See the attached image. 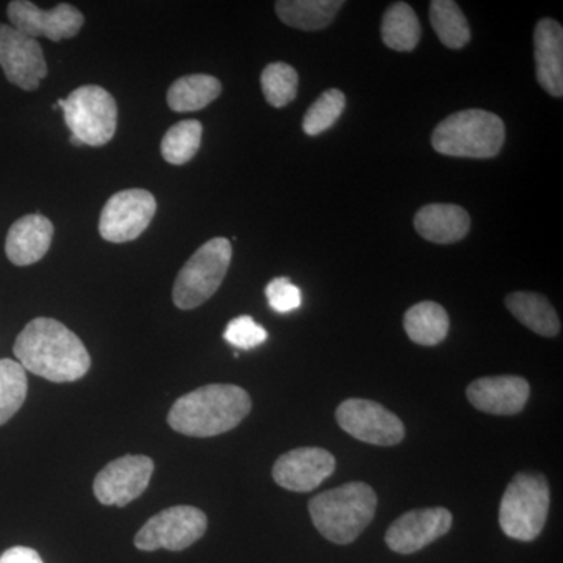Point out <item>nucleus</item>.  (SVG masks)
Instances as JSON below:
<instances>
[{"label": "nucleus", "mask_w": 563, "mask_h": 563, "mask_svg": "<svg viewBox=\"0 0 563 563\" xmlns=\"http://www.w3.org/2000/svg\"><path fill=\"white\" fill-rule=\"evenodd\" d=\"M25 372L55 384L74 383L88 373L91 357L84 342L60 321L35 318L13 346Z\"/></svg>", "instance_id": "f257e3e1"}, {"label": "nucleus", "mask_w": 563, "mask_h": 563, "mask_svg": "<svg viewBox=\"0 0 563 563\" xmlns=\"http://www.w3.org/2000/svg\"><path fill=\"white\" fill-rule=\"evenodd\" d=\"M251 398L242 387L210 384L187 393L169 410L174 431L187 437H217L235 429L251 412Z\"/></svg>", "instance_id": "f03ea898"}, {"label": "nucleus", "mask_w": 563, "mask_h": 563, "mask_svg": "<svg viewBox=\"0 0 563 563\" xmlns=\"http://www.w3.org/2000/svg\"><path fill=\"white\" fill-rule=\"evenodd\" d=\"M377 509L376 492L365 483H350L322 492L309 503L314 528L336 544H350L368 525Z\"/></svg>", "instance_id": "7ed1b4c3"}, {"label": "nucleus", "mask_w": 563, "mask_h": 563, "mask_svg": "<svg viewBox=\"0 0 563 563\" xmlns=\"http://www.w3.org/2000/svg\"><path fill=\"white\" fill-rule=\"evenodd\" d=\"M506 128L501 118L485 110H463L437 125L432 146L439 154L459 158H493L501 151Z\"/></svg>", "instance_id": "20e7f679"}, {"label": "nucleus", "mask_w": 563, "mask_h": 563, "mask_svg": "<svg viewBox=\"0 0 563 563\" xmlns=\"http://www.w3.org/2000/svg\"><path fill=\"white\" fill-rule=\"evenodd\" d=\"M550 512V485L537 473H518L504 492L499 526L507 537L532 542L542 533Z\"/></svg>", "instance_id": "39448f33"}, {"label": "nucleus", "mask_w": 563, "mask_h": 563, "mask_svg": "<svg viewBox=\"0 0 563 563\" xmlns=\"http://www.w3.org/2000/svg\"><path fill=\"white\" fill-rule=\"evenodd\" d=\"M232 262V243L213 239L202 244L177 274L173 299L180 310L198 309L220 290Z\"/></svg>", "instance_id": "423d86ee"}, {"label": "nucleus", "mask_w": 563, "mask_h": 563, "mask_svg": "<svg viewBox=\"0 0 563 563\" xmlns=\"http://www.w3.org/2000/svg\"><path fill=\"white\" fill-rule=\"evenodd\" d=\"M57 107L65 113L70 136L87 146H103L118 128V106L113 96L99 85H84L60 99Z\"/></svg>", "instance_id": "0eeeda50"}, {"label": "nucleus", "mask_w": 563, "mask_h": 563, "mask_svg": "<svg viewBox=\"0 0 563 563\" xmlns=\"http://www.w3.org/2000/svg\"><path fill=\"white\" fill-rule=\"evenodd\" d=\"M207 517L198 507L176 506L152 517L135 536L141 551H184L202 539Z\"/></svg>", "instance_id": "6e6552de"}, {"label": "nucleus", "mask_w": 563, "mask_h": 563, "mask_svg": "<svg viewBox=\"0 0 563 563\" xmlns=\"http://www.w3.org/2000/svg\"><path fill=\"white\" fill-rule=\"evenodd\" d=\"M157 213V201L146 190H124L111 196L101 213L99 233L106 242L129 243L150 228Z\"/></svg>", "instance_id": "1a4fd4ad"}, {"label": "nucleus", "mask_w": 563, "mask_h": 563, "mask_svg": "<svg viewBox=\"0 0 563 563\" xmlns=\"http://www.w3.org/2000/svg\"><path fill=\"white\" fill-rule=\"evenodd\" d=\"M335 417L344 432L363 443L395 446L406 435L402 421L395 413L368 399H346L340 404Z\"/></svg>", "instance_id": "9d476101"}, {"label": "nucleus", "mask_w": 563, "mask_h": 563, "mask_svg": "<svg viewBox=\"0 0 563 563\" xmlns=\"http://www.w3.org/2000/svg\"><path fill=\"white\" fill-rule=\"evenodd\" d=\"M0 68L24 91H35L49 70L38 41L7 24H0Z\"/></svg>", "instance_id": "9b49d317"}, {"label": "nucleus", "mask_w": 563, "mask_h": 563, "mask_svg": "<svg viewBox=\"0 0 563 563\" xmlns=\"http://www.w3.org/2000/svg\"><path fill=\"white\" fill-rule=\"evenodd\" d=\"M11 27L36 40L38 36L51 41L74 38L84 27V13L69 3H60L52 10H41L29 0H13L7 7Z\"/></svg>", "instance_id": "f8f14e48"}, {"label": "nucleus", "mask_w": 563, "mask_h": 563, "mask_svg": "<svg viewBox=\"0 0 563 563\" xmlns=\"http://www.w3.org/2000/svg\"><path fill=\"white\" fill-rule=\"evenodd\" d=\"M154 466L147 455H124L110 462L96 476L92 485L96 498L103 506H128L146 492Z\"/></svg>", "instance_id": "ddd939ff"}, {"label": "nucleus", "mask_w": 563, "mask_h": 563, "mask_svg": "<svg viewBox=\"0 0 563 563\" xmlns=\"http://www.w3.org/2000/svg\"><path fill=\"white\" fill-rule=\"evenodd\" d=\"M451 526L453 514L444 507L410 510L388 528L385 543L395 553L413 554L446 536Z\"/></svg>", "instance_id": "4468645a"}, {"label": "nucleus", "mask_w": 563, "mask_h": 563, "mask_svg": "<svg viewBox=\"0 0 563 563\" xmlns=\"http://www.w3.org/2000/svg\"><path fill=\"white\" fill-rule=\"evenodd\" d=\"M335 472V457L322 448H298L280 455L273 466L277 485L290 492L307 493L320 487Z\"/></svg>", "instance_id": "2eb2a0df"}, {"label": "nucleus", "mask_w": 563, "mask_h": 563, "mask_svg": "<svg viewBox=\"0 0 563 563\" xmlns=\"http://www.w3.org/2000/svg\"><path fill=\"white\" fill-rule=\"evenodd\" d=\"M531 395L528 380L520 376L481 377L466 388V398L481 412L517 415L525 409Z\"/></svg>", "instance_id": "dca6fc26"}, {"label": "nucleus", "mask_w": 563, "mask_h": 563, "mask_svg": "<svg viewBox=\"0 0 563 563\" xmlns=\"http://www.w3.org/2000/svg\"><path fill=\"white\" fill-rule=\"evenodd\" d=\"M537 80L554 98L563 95V29L558 21L543 18L533 33Z\"/></svg>", "instance_id": "f3484780"}, {"label": "nucleus", "mask_w": 563, "mask_h": 563, "mask_svg": "<svg viewBox=\"0 0 563 563\" xmlns=\"http://www.w3.org/2000/svg\"><path fill=\"white\" fill-rule=\"evenodd\" d=\"M54 239V224L43 214H27L11 225L7 235L5 252L16 266L40 262L49 251Z\"/></svg>", "instance_id": "a211bd4d"}, {"label": "nucleus", "mask_w": 563, "mask_h": 563, "mask_svg": "<svg viewBox=\"0 0 563 563\" xmlns=\"http://www.w3.org/2000/svg\"><path fill=\"white\" fill-rule=\"evenodd\" d=\"M472 228L470 214L453 203H429L415 214V229L422 239L437 244L461 242Z\"/></svg>", "instance_id": "6ab92c4d"}, {"label": "nucleus", "mask_w": 563, "mask_h": 563, "mask_svg": "<svg viewBox=\"0 0 563 563\" xmlns=\"http://www.w3.org/2000/svg\"><path fill=\"white\" fill-rule=\"evenodd\" d=\"M506 306L521 324L539 335L553 339L561 332V320L554 307L539 292H512L507 296Z\"/></svg>", "instance_id": "aec40b11"}, {"label": "nucleus", "mask_w": 563, "mask_h": 563, "mask_svg": "<svg viewBox=\"0 0 563 563\" xmlns=\"http://www.w3.org/2000/svg\"><path fill=\"white\" fill-rule=\"evenodd\" d=\"M343 5L342 0H279L276 13L284 24L313 32L331 25Z\"/></svg>", "instance_id": "412c9836"}, {"label": "nucleus", "mask_w": 563, "mask_h": 563, "mask_svg": "<svg viewBox=\"0 0 563 563\" xmlns=\"http://www.w3.org/2000/svg\"><path fill=\"white\" fill-rule=\"evenodd\" d=\"M404 329L413 343L437 346L446 339L450 317L440 303L424 301L415 303L404 314Z\"/></svg>", "instance_id": "4be33fe9"}, {"label": "nucleus", "mask_w": 563, "mask_h": 563, "mask_svg": "<svg viewBox=\"0 0 563 563\" xmlns=\"http://www.w3.org/2000/svg\"><path fill=\"white\" fill-rule=\"evenodd\" d=\"M221 90V81L217 77L209 74H191L174 81L166 101L173 111L188 113L206 109L220 98Z\"/></svg>", "instance_id": "5701e85b"}, {"label": "nucleus", "mask_w": 563, "mask_h": 563, "mask_svg": "<svg viewBox=\"0 0 563 563\" xmlns=\"http://www.w3.org/2000/svg\"><path fill=\"white\" fill-rule=\"evenodd\" d=\"M380 33L385 46L396 52H410L420 43L421 25L409 3L396 2L385 11Z\"/></svg>", "instance_id": "b1692460"}, {"label": "nucleus", "mask_w": 563, "mask_h": 563, "mask_svg": "<svg viewBox=\"0 0 563 563\" xmlns=\"http://www.w3.org/2000/svg\"><path fill=\"white\" fill-rule=\"evenodd\" d=\"M431 24L437 36L450 49H462L472 38L468 21L453 0H433Z\"/></svg>", "instance_id": "393cba45"}, {"label": "nucleus", "mask_w": 563, "mask_h": 563, "mask_svg": "<svg viewBox=\"0 0 563 563\" xmlns=\"http://www.w3.org/2000/svg\"><path fill=\"white\" fill-rule=\"evenodd\" d=\"M203 128L201 122L187 120L177 122L162 140V157L172 165L181 166L191 162L201 147Z\"/></svg>", "instance_id": "a878e982"}, {"label": "nucleus", "mask_w": 563, "mask_h": 563, "mask_svg": "<svg viewBox=\"0 0 563 563\" xmlns=\"http://www.w3.org/2000/svg\"><path fill=\"white\" fill-rule=\"evenodd\" d=\"M27 373L21 363L0 358V426L10 421L27 398Z\"/></svg>", "instance_id": "bb28decb"}, {"label": "nucleus", "mask_w": 563, "mask_h": 563, "mask_svg": "<svg viewBox=\"0 0 563 563\" xmlns=\"http://www.w3.org/2000/svg\"><path fill=\"white\" fill-rule=\"evenodd\" d=\"M261 81L263 96L274 109H284L298 95V73L287 63L277 62L266 66Z\"/></svg>", "instance_id": "cd10ccee"}, {"label": "nucleus", "mask_w": 563, "mask_h": 563, "mask_svg": "<svg viewBox=\"0 0 563 563\" xmlns=\"http://www.w3.org/2000/svg\"><path fill=\"white\" fill-rule=\"evenodd\" d=\"M344 107H346V98H344L342 91L328 90L322 92L303 117V132L310 136L321 135L322 132L328 131L339 121Z\"/></svg>", "instance_id": "c85d7f7f"}, {"label": "nucleus", "mask_w": 563, "mask_h": 563, "mask_svg": "<svg viewBox=\"0 0 563 563\" xmlns=\"http://www.w3.org/2000/svg\"><path fill=\"white\" fill-rule=\"evenodd\" d=\"M224 340L239 350L250 351L268 340V332L251 317H239L229 322Z\"/></svg>", "instance_id": "c756f323"}, {"label": "nucleus", "mask_w": 563, "mask_h": 563, "mask_svg": "<svg viewBox=\"0 0 563 563\" xmlns=\"http://www.w3.org/2000/svg\"><path fill=\"white\" fill-rule=\"evenodd\" d=\"M266 298L277 313H290L302 303L301 290L287 277H277L266 287Z\"/></svg>", "instance_id": "7c9ffc66"}, {"label": "nucleus", "mask_w": 563, "mask_h": 563, "mask_svg": "<svg viewBox=\"0 0 563 563\" xmlns=\"http://www.w3.org/2000/svg\"><path fill=\"white\" fill-rule=\"evenodd\" d=\"M0 563H44L41 555L32 548L14 547L0 555Z\"/></svg>", "instance_id": "2f4dec72"}]
</instances>
